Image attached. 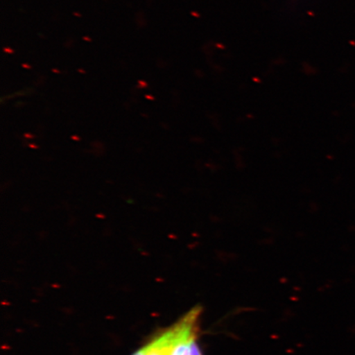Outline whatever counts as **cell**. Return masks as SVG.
Masks as SVG:
<instances>
[{"mask_svg": "<svg viewBox=\"0 0 355 355\" xmlns=\"http://www.w3.org/2000/svg\"><path fill=\"white\" fill-rule=\"evenodd\" d=\"M202 313L201 306H196L186 313L179 322L168 328L162 335L155 338L152 343L146 345V355H171L175 346L200 325V318Z\"/></svg>", "mask_w": 355, "mask_h": 355, "instance_id": "1", "label": "cell"}, {"mask_svg": "<svg viewBox=\"0 0 355 355\" xmlns=\"http://www.w3.org/2000/svg\"><path fill=\"white\" fill-rule=\"evenodd\" d=\"M199 327L186 335L174 349L171 355H203L198 343Z\"/></svg>", "mask_w": 355, "mask_h": 355, "instance_id": "2", "label": "cell"}, {"mask_svg": "<svg viewBox=\"0 0 355 355\" xmlns=\"http://www.w3.org/2000/svg\"><path fill=\"white\" fill-rule=\"evenodd\" d=\"M146 353H148V346L146 345L144 348L137 350V352L133 355H146Z\"/></svg>", "mask_w": 355, "mask_h": 355, "instance_id": "3", "label": "cell"}]
</instances>
